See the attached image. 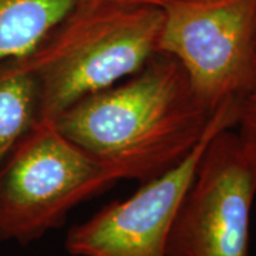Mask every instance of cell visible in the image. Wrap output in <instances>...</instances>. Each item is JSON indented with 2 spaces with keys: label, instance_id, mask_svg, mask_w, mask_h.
I'll list each match as a JSON object with an SVG mask.
<instances>
[{
  "label": "cell",
  "instance_id": "6da1fadb",
  "mask_svg": "<svg viewBox=\"0 0 256 256\" xmlns=\"http://www.w3.org/2000/svg\"><path fill=\"white\" fill-rule=\"evenodd\" d=\"M212 114L195 96L182 66L158 53L136 74L77 101L54 122L116 182L142 184L180 164Z\"/></svg>",
  "mask_w": 256,
  "mask_h": 256
},
{
  "label": "cell",
  "instance_id": "7a4b0ae2",
  "mask_svg": "<svg viewBox=\"0 0 256 256\" xmlns=\"http://www.w3.org/2000/svg\"><path fill=\"white\" fill-rule=\"evenodd\" d=\"M164 10L82 0L28 54L18 57L38 87V120L54 121L84 97L140 72L154 56Z\"/></svg>",
  "mask_w": 256,
  "mask_h": 256
},
{
  "label": "cell",
  "instance_id": "3957f363",
  "mask_svg": "<svg viewBox=\"0 0 256 256\" xmlns=\"http://www.w3.org/2000/svg\"><path fill=\"white\" fill-rule=\"evenodd\" d=\"M114 182L54 121L38 120L0 165V242L38 240Z\"/></svg>",
  "mask_w": 256,
  "mask_h": 256
},
{
  "label": "cell",
  "instance_id": "277c9868",
  "mask_svg": "<svg viewBox=\"0 0 256 256\" xmlns=\"http://www.w3.org/2000/svg\"><path fill=\"white\" fill-rule=\"evenodd\" d=\"M256 0H190L164 10L158 53L182 66L210 111L255 90Z\"/></svg>",
  "mask_w": 256,
  "mask_h": 256
},
{
  "label": "cell",
  "instance_id": "5b68a950",
  "mask_svg": "<svg viewBox=\"0 0 256 256\" xmlns=\"http://www.w3.org/2000/svg\"><path fill=\"white\" fill-rule=\"evenodd\" d=\"M234 128L205 148L176 210L166 256H249L256 158Z\"/></svg>",
  "mask_w": 256,
  "mask_h": 256
},
{
  "label": "cell",
  "instance_id": "8992f818",
  "mask_svg": "<svg viewBox=\"0 0 256 256\" xmlns=\"http://www.w3.org/2000/svg\"><path fill=\"white\" fill-rule=\"evenodd\" d=\"M239 101L214 111L198 144L180 164L141 184L128 198L104 205L70 228L64 246L72 256H166L176 210L210 140L238 121Z\"/></svg>",
  "mask_w": 256,
  "mask_h": 256
},
{
  "label": "cell",
  "instance_id": "52a82bcc",
  "mask_svg": "<svg viewBox=\"0 0 256 256\" xmlns=\"http://www.w3.org/2000/svg\"><path fill=\"white\" fill-rule=\"evenodd\" d=\"M82 0H0V62L33 52Z\"/></svg>",
  "mask_w": 256,
  "mask_h": 256
},
{
  "label": "cell",
  "instance_id": "ba28073f",
  "mask_svg": "<svg viewBox=\"0 0 256 256\" xmlns=\"http://www.w3.org/2000/svg\"><path fill=\"white\" fill-rule=\"evenodd\" d=\"M38 121L36 78L20 58L0 62V165Z\"/></svg>",
  "mask_w": 256,
  "mask_h": 256
},
{
  "label": "cell",
  "instance_id": "9c48e42d",
  "mask_svg": "<svg viewBox=\"0 0 256 256\" xmlns=\"http://www.w3.org/2000/svg\"><path fill=\"white\" fill-rule=\"evenodd\" d=\"M238 134L256 158V90L250 92L239 101Z\"/></svg>",
  "mask_w": 256,
  "mask_h": 256
},
{
  "label": "cell",
  "instance_id": "30bf717a",
  "mask_svg": "<svg viewBox=\"0 0 256 256\" xmlns=\"http://www.w3.org/2000/svg\"><path fill=\"white\" fill-rule=\"evenodd\" d=\"M107 2L128 4V6H141V8H154V9L165 10L166 8H171L174 4H180L184 2H190V0H107Z\"/></svg>",
  "mask_w": 256,
  "mask_h": 256
},
{
  "label": "cell",
  "instance_id": "8fae6325",
  "mask_svg": "<svg viewBox=\"0 0 256 256\" xmlns=\"http://www.w3.org/2000/svg\"><path fill=\"white\" fill-rule=\"evenodd\" d=\"M254 76H255V90H256V28H255V38H254Z\"/></svg>",
  "mask_w": 256,
  "mask_h": 256
}]
</instances>
